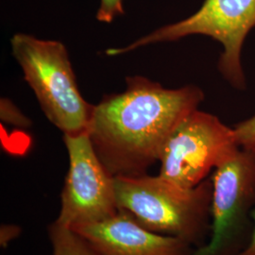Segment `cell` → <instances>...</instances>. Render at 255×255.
Listing matches in <instances>:
<instances>
[{
	"label": "cell",
	"instance_id": "cell-1",
	"mask_svg": "<svg viewBox=\"0 0 255 255\" xmlns=\"http://www.w3.org/2000/svg\"><path fill=\"white\" fill-rule=\"evenodd\" d=\"M126 91L94 106L87 133L114 177L140 176L159 161L167 138L198 109L204 95L193 85L164 88L144 77L128 78Z\"/></svg>",
	"mask_w": 255,
	"mask_h": 255
},
{
	"label": "cell",
	"instance_id": "cell-2",
	"mask_svg": "<svg viewBox=\"0 0 255 255\" xmlns=\"http://www.w3.org/2000/svg\"><path fill=\"white\" fill-rule=\"evenodd\" d=\"M115 189L119 210L144 228L197 248L206 244L211 233V179L185 188L160 175L116 176Z\"/></svg>",
	"mask_w": 255,
	"mask_h": 255
},
{
	"label": "cell",
	"instance_id": "cell-3",
	"mask_svg": "<svg viewBox=\"0 0 255 255\" xmlns=\"http://www.w3.org/2000/svg\"><path fill=\"white\" fill-rule=\"evenodd\" d=\"M10 45L47 119L64 134L87 132L94 105L82 98L64 44L17 33Z\"/></svg>",
	"mask_w": 255,
	"mask_h": 255
},
{
	"label": "cell",
	"instance_id": "cell-4",
	"mask_svg": "<svg viewBox=\"0 0 255 255\" xmlns=\"http://www.w3.org/2000/svg\"><path fill=\"white\" fill-rule=\"evenodd\" d=\"M208 243L190 255H237L253 232L255 209V150L239 147L214 170Z\"/></svg>",
	"mask_w": 255,
	"mask_h": 255
},
{
	"label": "cell",
	"instance_id": "cell-5",
	"mask_svg": "<svg viewBox=\"0 0 255 255\" xmlns=\"http://www.w3.org/2000/svg\"><path fill=\"white\" fill-rule=\"evenodd\" d=\"M255 27V0H205L193 15L156 29L121 48H109L108 56H118L151 44L173 42L201 34L212 37L223 46L219 69L236 87L245 85L241 64L242 46Z\"/></svg>",
	"mask_w": 255,
	"mask_h": 255
},
{
	"label": "cell",
	"instance_id": "cell-6",
	"mask_svg": "<svg viewBox=\"0 0 255 255\" xmlns=\"http://www.w3.org/2000/svg\"><path fill=\"white\" fill-rule=\"evenodd\" d=\"M239 147L235 128L216 116L195 110L167 138L159 159V175L182 187L193 188Z\"/></svg>",
	"mask_w": 255,
	"mask_h": 255
},
{
	"label": "cell",
	"instance_id": "cell-7",
	"mask_svg": "<svg viewBox=\"0 0 255 255\" xmlns=\"http://www.w3.org/2000/svg\"><path fill=\"white\" fill-rule=\"evenodd\" d=\"M69 169L56 224L65 228L90 224L118 214L115 177L101 163L87 132L64 134Z\"/></svg>",
	"mask_w": 255,
	"mask_h": 255
},
{
	"label": "cell",
	"instance_id": "cell-8",
	"mask_svg": "<svg viewBox=\"0 0 255 255\" xmlns=\"http://www.w3.org/2000/svg\"><path fill=\"white\" fill-rule=\"evenodd\" d=\"M71 230L98 255H190L193 252L189 243L144 228L123 210L110 219Z\"/></svg>",
	"mask_w": 255,
	"mask_h": 255
},
{
	"label": "cell",
	"instance_id": "cell-9",
	"mask_svg": "<svg viewBox=\"0 0 255 255\" xmlns=\"http://www.w3.org/2000/svg\"><path fill=\"white\" fill-rule=\"evenodd\" d=\"M54 255H98L71 229L54 223L49 228Z\"/></svg>",
	"mask_w": 255,
	"mask_h": 255
},
{
	"label": "cell",
	"instance_id": "cell-10",
	"mask_svg": "<svg viewBox=\"0 0 255 255\" xmlns=\"http://www.w3.org/2000/svg\"><path fill=\"white\" fill-rule=\"evenodd\" d=\"M235 128L237 143L240 147H255V116L239 123Z\"/></svg>",
	"mask_w": 255,
	"mask_h": 255
},
{
	"label": "cell",
	"instance_id": "cell-11",
	"mask_svg": "<svg viewBox=\"0 0 255 255\" xmlns=\"http://www.w3.org/2000/svg\"><path fill=\"white\" fill-rule=\"evenodd\" d=\"M124 13L123 0H101L97 19L103 23H111L116 16Z\"/></svg>",
	"mask_w": 255,
	"mask_h": 255
},
{
	"label": "cell",
	"instance_id": "cell-12",
	"mask_svg": "<svg viewBox=\"0 0 255 255\" xmlns=\"http://www.w3.org/2000/svg\"><path fill=\"white\" fill-rule=\"evenodd\" d=\"M253 232L252 237L246 248L237 255H255V209L253 211Z\"/></svg>",
	"mask_w": 255,
	"mask_h": 255
},
{
	"label": "cell",
	"instance_id": "cell-13",
	"mask_svg": "<svg viewBox=\"0 0 255 255\" xmlns=\"http://www.w3.org/2000/svg\"><path fill=\"white\" fill-rule=\"evenodd\" d=\"M254 149H255V148H254Z\"/></svg>",
	"mask_w": 255,
	"mask_h": 255
}]
</instances>
